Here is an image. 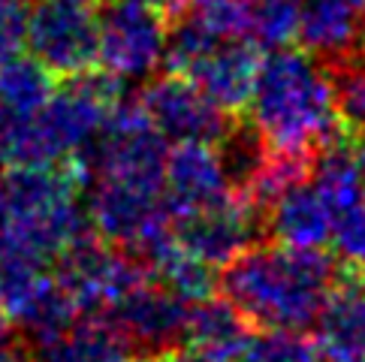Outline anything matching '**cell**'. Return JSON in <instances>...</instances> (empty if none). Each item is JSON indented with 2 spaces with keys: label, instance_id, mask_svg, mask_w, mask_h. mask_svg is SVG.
Masks as SVG:
<instances>
[{
  "label": "cell",
  "instance_id": "obj_1",
  "mask_svg": "<svg viewBox=\"0 0 365 362\" xmlns=\"http://www.w3.org/2000/svg\"><path fill=\"white\" fill-rule=\"evenodd\" d=\"M341 263L323 248L251 244L220 269L217 287L259 329H308L329 296Z\"/></svg>",
  "mask_w": 365,
  "mask_h": 362
},
{
  "label": "cell",
  "instance_id": "obj_27",
  "mask_svg": "<svg viewBox=\"0 0 365 362\" xmlns=\"http://www.w3.org/2000/svg\"><path fill=\"white\" fill-rule=\"evenodd\" d=\"M354 4H356V6H359V9L365 12V0H354Z\"/></svg>",
  "mask_w": 365,
  "mask_h": 362
},
{
  "label": "cell",
  "instance_id": "obj_3",
  "mask_svg": "<svg viewBox=\"0 0 365 362\" xmlns=\"http://www.w3.org/2000/svg\"><path fill=\"white\" fill-rule=\"evenodd\" d=\"M166 28L160 9L139 0H103L97 16V67L121 85L148 82L166 67Z\"/></svg>",
  "mask_w": 365,
  "mask_h": 362
},
{
  "label": "cell",
  "instance_id": "obj_9",
  "mask_svg": "<svg viewBox=\"0 0 365 362\" xmlns=\"http://www.w3.org/2000/svg\"><path fill=\"white\" fill-rule=\"evenodd\" d=\"M236 197L232 178L224 166L217 145L208 142H178L169 148L163 166V200L169 212L187 214L227 202Z\"/></svg>",
  "mask_w": 365,
  "mask_h": 362
},
{
  "label": "cell",
  "instance_id": "obj_13",
  "mask_svg": "<svg viewBox=\"0 0 365 362\" xmlns=\"http://www.w3.org/2000/svg\"><path fill=\"white\" fill-rule=\"evenodd\" d=\"M6 311L12 329L21 332L34 347L67 332L79 320V305L63 290V284L58 278H48L46 272H40L9 296Z\"/></svg>",
  "mask_w": 365,
  "mask_h": 362
},
{
  "label": "cell",
  "instance_id": "obj_4",
  "mask_svg": "<svg viewBox=\"0 0 365 362\" xmlns=\"http://www.w3.org/2000/svg\"><path fill=\"white\" fill-rule=\"evenodd\" d=\"M58 281L73 296L79 311H94L103 317L109 308L130 293L136 284L151 278L148 263L133 251L115 248V244L94 239L88 232L70 248H63L58 257Z\"/></svg>",
  "mask_w": 365,
  "mask_h": 362
},
{
  "label": "cell",
  "instance_id": "obj_15",
  "mask_svg": "<svg viewBox=\"0 0 365 362\" xmlns=\"http://www.w3.org/2000/svg\"><path fill=\"white\" fill-rule=\"evenodd\" d=\"M251 323L242 317V311L224 296H205L200 302H190L187 311V335L185 341L190 347H200L205 353L239 359L245 344L251 341Z\"/></svg>",
  "mask_w": 365,
  "mask_h": 362
},
{
  "label": "cell",
  "instance_id": "obj_17",
  "mask_svg": "<svg viewBox=\"0 0 365 362\" xmlns=\"http://www.w3.org/2000/svg\"><path fill=\"white\" fill-rule=\"evenodd\" d=\"M145 263L151 269V278H158L163 287H169L185 302H200L217 287V269L181 251L173 239L160 244L154 254H148Z\"/></svg>",
  "mask_w": 365,
  "mask_h": 362
},
{
  "label": "cell",
  "instance_id": "obj_25",
  "mask_svg": "<svg viewBox=\"0 0 365 362\" xmlns=\"http://www.w3.org/2000/svg\"><path fill=\"white\" fill-rule=\"evenodd\" d=\"M139 4H148V6H154V9H169V12H178L181 6L187 4V0H139Z\"/></svg>",
  "mask_w": 365,
  "mask_h": 362
},
{
  "label": "cell",
  "instance_id": "obj_2",
  "mask_svg": "<svg viewBox=\"0 0 365 362\" xmlns=\"http://www.w3.org/2000/svg\"><path fill=\"white\" fill-rule=\"evenodd\" d=\"M247 109L269 148L317 154L338 136L329 67L305 48L284 46L259 58Z\"/></svg>",
  "mask_w": 365,
  "mask_h": 362
},
{
  "label": "cell",
  "instance_id": "obj_23",
  "mask_svg": "<svg viewBox=\"0 0 365 362\" xmlns=\"http://www.w3.org/2000/svg\"><path fill=\"white\" fill-rule=\"evenodd\" d=\"M24 28H28V4L24 0H0V61L21 51Z\"/></svg>",
  "mask_w": 365,
  "mask_h": 362
},
{
  "label": "cell",
  "instance_id": "obj_19",
  "mask_svg": "<svg viewBox=\"0 0 365 362\" xmlns=\"http://www.w3.org/2000/svg\"><path fill=\"white\" fill-rule=\"evenodd\" d=\"M55 73H48L34 55H9L0 61V109L34 112L55 94Z\"/></svg>",
  "mask_w": 365,
  "mask_h": 362
},
{
  "label": "cell",
  "instance_id": "obj_7",
  "mask_svg": "<svg viewBox=\"0 0 365 362\" xmlns=\"http://www.w3.org/2000/svg\"><path fill=\"white\" fill-rule=\"evenodd\" d=\"M139 109L148 124L166 142H208L217 145L232 127L230 112L208 100L187 76L169 73L163 79H154L139 94Z\"/></svg>",
  "mask_w": 365,
  "mask_h": 362
},
{
  "label": "cell",
  "instance_id": "obj_24",
  "mask_svg": "<svg viewBox=\"0 0 365 362\" xmlns=\"http://www.w3.org/2000/svg\"><path fill=\"white\" fill-rule=\"evenodd\" d=\"M151 362H236V359H224V356L205 353V351H200V347H190V344L185 347V344H178V347L160 353L158 359H151Z\"/></svg>",
  "mask_w": 365,
  "mask_h": 362
},
{
  "label": "cell",
  "instance_id": "obj_26",
  "mask_svg": "<svg viewBox=\"0 0 365 362\" xmlns=\"http://www.w3.org/2000/svg\"><path fill=\"white\" fill-rule=\"evenodd\" d=\"M55 4H63V6H82V9H94L100 6L103 0H55Z\"/></svg>",
  "mask_w": 365,
  "mask_h": 362
},
{
  "label": "cell",
  "instance_id": "obj_6",
  "mask_svg": "<svg viewBox=\"0 0 365 362\" xmlns=\"http://www.w3.org/2000/svg\"><path fill=\"white\" fill-rule=\"evenodd\" d=\"M24 46L48 73L70 79L97 67V16L94 9L40 0L28 9Z\"/></svg>",
  "mask_w": 365,
  "mask_h": 362
},
{
  "label": "cell",
  "instance_id": "obj_8",
  "mask_svg": "<svg viewBox=\"0 0 365 362\" xmlns=\"http://www.w3.org/2000/svg\"><path fill=\"white\" fill-rule=\"evenodd\" d=\"M259 227H263V214L242 193H236L212 209L175 214L173 242L212 269H224L232 257H239L257 242Z\"/></svg>",
  "mask_w": 365,
  "mask_h": 362
},
{
  "label": "cell",
  "instance_id": "obj_10",
  "mask_svg": "<svg viewBox=\"0 0 365 362\" xmlns=\"http://www.w3.org/2000/svg\"><path fill=\"white\" fill-rule=\"evenodd\" d=\"M259 48L251 40H224L205 46L178 73L197 85L202 94L224 112H242L251 100L259 70Z\"/></svg>",
  "mask_w": 365,
  "mask_h": 362
},
{
  "label": "cell",
  "instance_id": "obj_20",
  "mask_svg": "<svg viewBox=\"0 0 365 362\" xmlns=\"http://www.w3.org/2000/svg\"><path fill=\"white\" fill-rule=\"evenodd\" d=\"M236 362H320V347L302 329H263L251 335Z\"/></svg>",
  "mask_w": 365,
  "mask_h": 362
},
{
  "label": "cell",
  "instance_id": "obj_18",
  "mask_svg": "<svg viewBox=\"0 0 365 362\" xmlns=\"http://www.w3.org/2000/svg\"><path fill=\"white\" fill-rule=\"evenodd\" d=\"M326 67H329L332 82L338 133L365 145V46L326 63Z\"/></svg>",
  "mask_w": 365,
  "mask_h": 362
},
{
  "label": "cell",
  "instance_id": "obj_11",
  "mask_svg": "<svg viewBox=\"0 0 365 362\" xmlns=\"http://www.w3.org/2000/svg\"><path fill=\"white\" fill-rule=\"evenodd\" d=\"M314 326L317 347L329 362L365 359V275L341 269Z\"/></svg>",
  "mask_w": 365,
  "mask_h": 362
},
{
  "label": "cell",
  "instance_id": "obj_22",
  "mask_svg": "<svg viewBox=\"0 0 365 362\" xmlns=\"http://www.w3.org/2000/svg\"><path fill=\"white\" fill-rule=\"evenodd\" d=\"M329 242L335 244V257L341 269L365 275V197L332 212Z\"/></svg>",
  "mask_w": 365,
  "mask_h": 362
},
{
  "label": "cell",
  "instance_id": "obj_21",
  "mask_svg": "<svg viewBox=\"0 0 365 362\" xmlns=\"http://www.w3.org/2000/svg\"><path fill=\"white\" fill-rule=\"evenodd\" d=\"M299 0H251V43L257 48H284L296 43Z\"/></svg>",
  "mask_w": 365,
  "mask_h": 362
},
{
  "label": "cell",
  "instance_id": "obj_5",
  "mask_svg": "<svg viewBox=\"0 0 365 362\" xmlns=\"http://www.w3.org/2000/svg\"><path fill=\"white\" fill-rule=\"evenodd\" d=\"M187 311L190 302L163 287L158 278H148L124 293L100 320H106L121 335L133 356L158 359L160 353L185 344Z\"/></svg>",
  "mask_w": 365,
  "mask_h": 362
},
{
  "label": "cell",
  "instance_id": "obj_12",
  "mask_svg": "<svg viewBox=\"0 0 365 362\" xmlns=\"http://www.w3.org/2000/svg\"><path fill=\"white\" fill-rule=\"evenodd\" d=\"M263 227L269 229L272 242L287 244V248H323L329 242L332 214L308 175L290 187H284L266 205Z\"/></svg>",
  "mask_w": 365,
  "mask_h": 362
},
{
  "label": "cell",
  "instance_id": "obj_16",
  "mask_svg": "<svg viewBox=\"0 0 365 362\" xmlns=\"http://www.w3.org/2000/svg\"><path fill=\"white\" fill-rule=\"evenodd\" d=\"M31 362H133V351L106 320H76L67 332L36 344Z\"/></svg>",
  "mask_w": 365,
  "mask_h": 362
},
{
  "label": "cell",
  "instance_id": "obj_28",
  "mask_svg": "<svg viewBox=\"0 0 365 362\" xmlns=\"http://www.w3.org/2000/svg\"><path fill=\"white\" fill-rule=\"evenodd\" d=\"M350 362H365V359H350Z\"/></svg>",
  "mask_w": 365,
  "mask_h": 362
},
{
  "label": "cell",
  "instance_id": "obj_14",
  "mask_svg": "<svg viewBox=\"0 0 365 362\" xmlns=\"http://www.w3.org/2000/svg\"><path fill=\"white\" fill-rule=\"evenodd\" d=\"M365 12L354 0H299L296 43L308 55L332 63L362 43Z\"/></svg>",
  "mask_w": 365,
  "mask_h": 362
}]
</instances>
